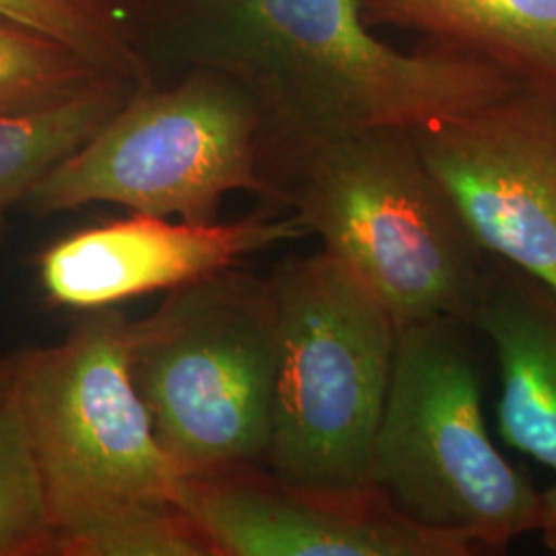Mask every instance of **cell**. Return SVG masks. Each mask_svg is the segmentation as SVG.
<instances>
[{"label": "cell", "instance_id": "cell-1", "mask_svg": "<svg viewBox=\"0 0 556 556\" xmlns=\"http://www.w3.org/2000/svg\"><path fill=\"white\" fill-rule=\"evenodd\" d=\"M153 66L211 68L243 85L264 118V172L277 188L301 149L363 128L425 130L511 96L486 60L378 40L357 0H140Z\"/></svg>", "mask_w": 556, "mask_h": 556}, {"label": "cell", "instance_id": "cell-2", "mask_svg": "<svg viewBox=\"0 0 556 556\" xmlns=\"http://www.w3.org/2000/svg\"><path fill=\"white\" fill-rule=\"evenodd\" d=\"M309 236L357 275L397 328L472 321L486 254L420 153L415 130L363 128L301 149L278 178Z\"/></svg>", "mask_w": 556, "mask_h": 556}, {"label": "cell", "instance_id": "cell-3", "mask_svg": "<svg viewBox=\"0 0 556 556\" xmlns=\"http://www.w3.org/2000/svg\"><path fill=\"white\" fill-rule=\"evenodd\" d=\"M135 321L87 309L59 344L13 355L46 516L62 542L178 507L179 477L130 374Z\"/></svg>", "mask_w": 556, "mask_h": 556}, {"label": "cell", "instance_id": "cell-4", "mask_svg": "<svg viewBox=\"0 0 556 556\" xmlns=\"http://www.w3.org/2000/svg\"><path fill=\"white\" fill-rule=\"evenodd\" d=\"M277 371L266 472L324 495L376 491L374 447L397 326L330 252L289 260L270 278Z\"/></svg>", "mask_w": 556, "mask_h": 556}, {"label": "cell", "instance_id": "cell-5", "mask_svg": "<svg viewBox=\"0 0 556 556\" xmlns=\"http://www.w3.org/2000/svg\"><path fill=\"white\" fill-rule=\"evenodd\" d=\"M456 319L397 328L371 480L402 516L478 553L542 532L544 495L498 452L477 363Z\"/></svg>", "mask_w": 556, "mask_h": 556}, {"label": "cell", "instance_id": "cell-6", "mask_svg": "<svg viewBox=\"0 0 556 556\" xmlns=\"http://www.w3.org/2000/svg\"><path fill=\"white\" fill-rule=\"evenodd\" d=\"M275 371L270 278L231 266L135 321L130 374L179 477L266 470Z\"/></svg>", "mask_w": 556, "mask_h": 556}, {"label": "cell", "instance_id": "cell-7", "mask_svg": "<svg viewBox=\"0 0 556 556\" xmlns=\"http://www.w3.org/2000/svg\"><path fill=\"white\" fill-rule=\"evenodd\" d=\"M231 192L258 194L278 206L264 172L262 112L238 80L186 68L169 87L137 85L23 204L38 217L108 202L139 215L215 223Z\"/></svg>", "mask_w": 556, "mask_h": 556}, {"label": "cell", "instance_id": "cell-8", "mask_svg": "<svg viewBox=\"0 0 556 556\" xmlns=\"http://www.w3.org/2000/svg\"><path fill=\"white\" fill-rule=\"evenodd\" d=\"M415 135L478 248L556 291L555 93L521 85Z\"/></svg>", "mask_w": 556, "mask_h": 556}, {"label": "cell", "instance_id": "cell-9", "mask_svg": "<svg viewBox=\"0 0 556 556\" xmlns=\"http://www.w3.org/2000/svg\"><path fill=\"white\" fill-rule=\"evenodd\" d=\"M179 509L215 556H472L457 538L422 528L376 491L324 495L266 470L181 477Z\"/></svg>", "mask_w": 556, "mask_h": 556}, {"label": "cell", "instance_id": "cell-10", "mask_svg": "<svg viewBox=\"0 0 556 556\" xmlns=\"http://www.w3.org/2000/svg\"><path fill=\"white\" fill-rule=\"evenodd\" d=\"M307 236L295 215L280 219L275 211L233 223L132 213L50 245L40 256V282L56 305L83 312L114 307L126 299L211 277L250 254Z\"/></svg>", "mask_w": 556, "mask_h": 556}, {"label": "cell", "instance_id": "cell-11", "mask_svg": "<svg viewBox=\"0 0 556 556\" xmlns=\"http://www.w3.org/2000/svg\"><path fill=\"white\" fill-rule=\"evenodd\" d=\"M470 328L480 330L495 349L501 438L534 457L553 477L542 493L544 532L556 526V291L486 254Z\"/></svg>", "mask_w": 556, "mask_h": 556}, {"label": "cell", "instance_id": "cell-12", "mask_svg": "<svg viewBox=\"0 0 556 556\" xmlns=\"http://www.w3.org/2000/svg\"><path fill=\"white\" fill-rule=\"evenodd\" d=\"M371 25L495 64L556 96V0H357Z\"/></svg>", "mask_w": 556, "mask_h": 556}, {"label": "cell", "instance_id": "cell-13", "mask_svg": "<svg viewBox=\"0 0 556 556\" xmlns=\"http://www.w3.org/2000/svg\"><path fill=\"white\" fill-rule=\"evenodd\" d=\"M137 85L105 75L71 100L31 112L0 114V217L23 202L52 167L91 139Z\"/></svg>", "mask_w": 556, "mask_h": 556}, {"label": "cell", "instance_id": "cell-14", "mask_svg": "<svg viewBox=\"0 0 556 556\" xmlns=\"http://www.w3.org/2000/svg\"><path fill=\"white\" fill-rule=\"evenodd\" d=\"M0 15L66 43L98 71L155 80L144 54L140 0H0Z\"/></svg>", "mask_w": 556, "mask_h": 556}, {"label": "cell", "instance_id": "cell-15", "mask_svg": "<svg viewBox=\"0 0 556 556\" xmlns=\"http://www.w3.org/2000/svg\"><path fill=\"white\" fill-rule=\"evenodd\" d=\"M40 478L21 417L13 355L0 353V556H52Z\"/></svg>", "mask_w": 556, "mask_h": 556}, {"label": "cell", "instance_id": "cell-16", "mask_svg": "<svg viewBox=\"0 0 556 556\" xmlns=\"http://www.w3.org/2000/svg\"><path fill=\"white\" fill-rule=\"evenodd\" d=\"M105 75L66 43L0 15V114L71 100Z\"/></svg>", "mask_w": 556, "mask_h": 556}, {"label": "cell", "instance_id": "cell-17", "mask_svg": "<svg viewBox=\"0 0 556 556\" xmlns=\"http://www.w3.org/2000/svg\"><path fill=\"white\" fill-rule=\"evenodd\" d=\"M56 556H215L179 507L130 517L62 542Z\"/></svg>", "mask_w": 556, "mask_h": 556}, {"label": "cell", "instance_id": "cell-18", "mask_svg": "<svg viewBox=\"0 0 556 556\" xmlns=\"http://www.w3.org/2000/svg\"><path fill=\"white\" fill-rule=\"evenodd\" d=\"M542 534V538H544V544L553 551L556 555V526H553V528H548V530H544V532H540Z\"/></svg>", "mask_w": 556, "mask_h": 556}]
</instances>
